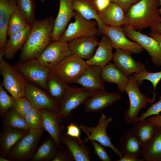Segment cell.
<instances>
[{
    "mask_svg": "<svg viewBox=\"0 0 161 161\" xmlns=\"http://www.w3.org/2000/svg\"><path fill=\"white\" fill-rule=\"evenodd\" d=\"M55 20L49 17L36 20L21 49L19 63L36 58L51 41Z\"/></svg>",
    "mask_w": 161,
    "mask_h": 161,
    "instance_id": "cell-1",
    "label": "cell"
},
{
    "mask_svg": "<svg viewBox=\"0 0 161 161\" xmlns=\"http://www.w3.org/2000/svg\"><path fill=\"white\" fill-rule=\"evenodd\" d=\"M160 0H140L126 13V25L138 31L156 26L161 22Z\"/></svg>",
    "mask_w": 161,
    "mask_h": 161,
    "instance_id": "cell-2",
    "label": "cell"
},
{
    "mask_svg": "<svg viewBox=\"0 0 161 161\" xmlns=\"http://www.w3.org/2000/svg\"><path fill=\"white\" fill-rule=\"evenodd\" d=\"M129 81L125 86V92L129 100V106L124 114L126 122L129 124H134L139 122L138 114L142 108L145 107L148 103L152 104L155 101L156 95L152 97L143 94L140 91L139 85L133 75L129 77Z\"/></svg>",
    "mask_w": 161,
    "mask_h": 161,
    "instance_id": "cell-3",
    "label": "cell"
},
{
    "mask_svg": "<svg viewBox=\"0 0 161 161\" xmlns=\"http://www.w3.org/2000/svg\"><path fill=\"white\" fill-rule=\"evenodd\" d=\"M44 131V129H30L14 145L6 158L10 161H30Z\"/></svg>",
    "mask_w": 161,
    "mask_h": 161,
    "instance_id": "cell-4",
    "label": "cell"
},
{
    "mask_svg": "<svg viewBox=\"0 0 161 161\" xmlns=\"http://www.w3.org/2000/svg\"><path fill=\"white\" fill-rule=\"evenodd\" d=\"M88 67L83 59L72 54L50 69V73L69 84L75 83L85 72Z\"/></svg>",
    "mask_w": 161,
    "mask_h": 161,
    "instance_id": "cell-5",
    "label": "cell"
},
{
    "mask_svg": "<svg viewBox=\"0 0 161 161\" xmlns=\"http://www.w3.org/2000/svg\"><path fill=\"white\" fill-rule=\"evenodd\" d=\"M4 54L0 53V74L3 77L4 88L15 97L25 96L27 81L15 67L4 58Z\"/></svg>",
    "mask_w": 161,
    "mask_h": 161,
    "instance_id": "cell-6",
    "label": "cell"
},
{
    "mask_svg": "<svg viewBox=\"0 0 161 161\" xmlns=\"http://www.w3.org/2000/svg\"><path fill=\"white\" fill-rule=\"evenodd\" d=\"M113 120L112 116L107 117L104 114L100 116L97 126L93 127L80 124V129L87 136V137L83 140L86 143L89 141L95 140L104 147H109L119 157L123 156L119 150L115 147L111 141V138L108 136L107 129L109 124Z\"/></svg>",
    "mask_w": 161,
    "mask_h": 161,
    "instance_id": "cell-7",
    "label": "cell"
},
{
    "mask_svg": "<svg viewBox=\"0 0 161 161\" xmlns=\"http://www.w3.org/2000/svg\"><path fill=\"white\" fill-rule=\"evenodd\" d=\"M74 17L75 21L68 25L59 40L68 42L83 37H96L100 32L96 21L87 20L75 11Z\"/></svg>",
    "mask_w": 161,
    "mask_h": 161,
    "instance_id": "cell-8",
    "label": "cell"
},
{
    "mask_svg": "<svg viewBox=\"0 0 161 161\" xmlns=\"http://www.w3.org/2000/svg\"><path fill=\"white\" fill-rule=\"evenodd\" d=\"M95 92L86 91L82 88L69 87L62 100L58 114L63 122H68L72 118V112Z\"/></svg>",
    "mask_w": 161,
    "mask_h": 161,
    "instance_id": "cell-9",
    "label": "cell"
},
{
    "mask_svg": "<svg viewBox=\"0 0 161 161\" xmlns=\"http://www.w3.org/2000/svg\"><path fill=\"white\" fill-rule=\"evenodd\" d=\"M14 66L28 81L47 91L50 69L42 65L36 58L19 63Z\"/></svg>",
    "mask_w": 161,
    "mask_h": 161,
    "instance_id": "cell-10",
    "label": "cell"
},
{
    "mask_svg": "<svg viewBox=\"0 0 161 161\" xmlns=\"http://www.w3.org/2000/svg\"><path fill=\"white\" fill-rule=\"evenodd\" d=\"M72 54L68 43L58 40L50 42L36 59L42 65L50 69Z\"/></svg>",
    "mask_w": 161,
    "mask_h": 161,
    "instance_id": "cell-11",
    "label": "cell"
},
{
    "mask_svg": "<svg viewBox=\"0 0 161 161\" xmlns=\"http://www.w3.org/2000/svg\"><path fill=\"white\" fill-rule=\"evenodd\" d=\"M122 28L127 37L148 52L154 64L161 66V49L155 40L134 29L131 26L125 25Z\"/></svg>",
    "mask_w": 161,
    "mask_h": 161,
    "instance_id": "cell-12",
    "label": "cell"
},
{
    "mask_svg": "<svg viewBox=\"0 0 161 161\" xmlns=\"http://www.w3.org/2000/svg\"><path fill=\"white\" fill-rule=\"evenodd\" d=\"M102 34L110 39L113 48H119L135 54H140L143 49L137 43L129 40L121 27L103 24Z\"/></svg>",
    "mask_w": 161,
    "mask_h": 161,
    "instance_id": "cell-13",
    "label": "cell"
},
{
    "mask_svg": "<svg viewBox=\"0 0 161 161\" xmlns=\"http://www.w3.org/2000/svg\"><path fill=\"white\" fill-rule=\"evenodd\" d=\"M25 97L33 107L40 109H48L57 112L59 110L60 102L53 99L48 92L28 81Z\"/></svg>",
    "mask_w": 161,
    "mask_h": 161,
    "instance_id": "cell-14",
    "label": "cell"
},
{
    "mask_svg": "<svg viewBox=\"0 0 161 161\" xmlns=\"http://www.w3.org/2000/svg\"><path fill=\"white\" fill-rule=\"evenodd\" d=\"M40 110L43 129L54 140L58 148L62 145L64 136L63 133L66 129V127L63 124V122L58 112L46 109Z\"/></svg>",
    "mask_w": 161,
    "mask_h": 161,
    "instance_id": "cell-15",
    "label": "cell"
},
{
    "mask_svg": "<svg viewBox=\"0 0 161 161\" xmlns=\"http://www.w3.org/2000/svg\"><path fill=\"white\" fill-rule=\"evenodd\" d=\"M121 98V95L118 93H110L105 89H100L96 91L93 95L86 100L82 104L86 112L93 113L112 106Z\"/></svg>",
    "mask_w": 161,
    "mask_h": 161,
    "instance_id": "cell-16",
    "label": "cell"
},
{
    "mask_svg": "<svg viewBox=\"0 0 161 161\" xmlns=\"http://www.w3.org/2000/svg\"><path fill=\"white\" fill-rule=\"evenodd\" d=\"M112 60L116 66L128 77L146 69L143 63L132 58L131 52L121 49H115Z\"/></svg>",
    "mask_w": 161,
    "mask_h": 161,
    "instance_id": "cell-17",
    "label": "cell"
},
{
    "mask_svg": "<svg viewBox=\"0 0 161 161\" xmlns=\"http://www.w3.org/2000/svg\"><path fill=\"white\" fill-rule=\"evenodd\" d=\"M73 0H59V7L57 16L55 20L52 32L51 41L58 40L66 29L68 23L74 17L72 7Z\"/></svg>",
    "mask_w": 161,
    "mask_h": 161,
    "instance_id": "cell-18",
    "label": "cell"
},
{
    "mask_svg": "<svg viewBox=\"0 0 161 161\" xmlns=\"http://www.w3.org/2000/svg\"><path fill=\"white\" fill-rule=\"evenodd\" d=\"M102 69L96 65H88L86 71L75 83L80 85L85 90L89 92H95L105 89L104 81L101 77Z\"/></svg>",
    "mask_w": 161,
    "mask_h": 161,
    "instance_id": "cell-19",
    "label": "cell"
},
{
    "mask_svg": "<svg viewBox=\"0 0 161 161\" xmlns=\"http://www.w3.org/2000/svg\"><path fill=\"white\" fill-rule=\"evenodd\" d=\"M69 42L72 54L87 60L93 56L99 43L96 37H83L72 39Z\"/></svg>",
    "mask_w": 161,
    "mask_h": 161,
    "instance_id": "cell-20",
    "label": "cell"
},
{
    "mask_svg": "<svg viewBox=\"0 0 161 161\" xmlns=\"http://www.w3.org/2000/svg\"><path fill=\"white\" fill-rule=\"evenodd\" d=\"M17 6L16 0H0V53H4L9 21Z\"/></svg>",
    "mask_w": 161,
    "mask_h": 161,
    "instance_id": "cell-21",
    "label": "cell"
},
{
    "mask_svg": "<svg viewBox=\"0 0 161 161\" xmlns=\"http://www.w3.org/2000/svg\"><path fill=\"white\" fill-rule=\"evenodd\" d=\"M119 143V150L123 156L135 158L142 157L143 145L132 128L123 134Z\"/></svg>",
    "mask_w": 161,
    "mask_h": 161,
    "instance_id": "cell-22",
    "label": "cell"
},
{
    "mask_svg": "<svg viewBox=\"0 0 161 161\" xmlns=\"http://www.w3.org/2000/svg\"><path fill=\"white\" fill-rule=\"evenodd\" d=\"M97 47L93 56L86 62L88 65H96L103 68L112 60L114 48L110 39L105 34H103Z\"/></svg>",
    "mask_w": 161,
    "mask_h": 161,
    "instance_id": "cell-23",
    "label": "cell"
},
{
    "mask_svg": "<svg viewBox=\"0 0 161 161\" xmlns=\"http://www.w3.org/2000/svg\"><path fill=\"white\" fill-rule=\"evenodd\" d=\"M98 15L103 24L119 27L126 24V13L114 3L111 2L105 9L98 12Z\"/></svg>",
    "mask_w": 161,
    "mask_h": 161,
    "instance_id": "cell-24",
    "label": "cell"
},
{
    "mask_svg": "<svg viewBox=\"0 0 161 161\" xmlns=\"http://www.w3.org/2000/svg\"><path fill=\"white\" fill-rule=\"evenodd\" d=\"M29 131L15 128L3 129L0 134V156L6 158L14 145Z\"/></svg>",
    "mask_w": 161,
    "mask_h": 161,
    "instance_id": "cell-25",
    "label": "cell"
},
{
    "mask_svg": "<svg viewBox=\"0 0 161 161\" xmlns=\"http://www.w3.org/2000/svg\"><path fill=\"white\" fill-rule=\"evenodd\" d=\"M61 144L68 148L75 161H90L91 151L81 139L65 135L62 140Z\"/></svg>",
    "mask_w": 161,
    "mask_h": 161,
    "instance_id": "cell-26",
    "label": "cell"
},
{
    "mask_svg": "<svg viewBox=\"0 0 161 161\" xmlns=\"http://www.w3.org/2000/svg\"><path fill=\"white\" fill-rule=\"evenodd\" d=\"M101 77L103 81L116 83L120 92H125V86L129 81V77L114 64L109 63L102 68Z\"/></svg>",
    "mask_w": 161,
    "mask_h": 161,
    "instance_id": "cell-27",
    "label": "cell"
},
{
    "mask_svg": "<svg viewBox=\"0 0 161 161\" xmlns=\"http://www.w3.org/2000/svg\"><path fill=\"white\" fill-rule=\"evenodd\" d=\"M142 158L145 161H161V126H157L151 139L143 145Z\"/></svg>",
    "mask_w": 161,
    "mask_h": 161,
    "instance_id": "cell-28",
    "label": "cell"
},
{
    "mask_svg": "<svg viewBox=\"0 0 161 161\" xmlns=\"http://www.w3.org/2000/svg\"><path fill=\"white\" fill-rule=\"evenodd\" d=\"M31 26L28 24L23 30L9 36L7 40L4 57L6 59L13 58L16 53L21 49L29 34Z\"/></svg>",
    "mask_w": 161,
    "mask_h": 161,
    "instance_id": "cell-29",
    "label": "cell"
},
{
    "mask_svg": "<svg viewBox=\"0 0 161 161\" xmlns=\"http://www.w3.org/2000/svg\"><path fill=\"white\" fill-rule=\"evenodd\" d=\"M72 7L74 11L78 13L86 20H95L100 32L102 34L103 24L98 16V12L92 1L88 0H73Z\"/></svg>",
    "mask_w": 161,
    "mask_h": 161,
    "instance_id": "cell-30",
    "label": "cell"
},
{
    "mask_svg": "<svg viewBox=\"0 0 161 161\" xmlns=\"http://www.w3.org/2000/svg\"><path fill=\"white\" fill-rule=\"evenodd\" d=\"M58 150L56 143L51 136L44 139L31 161H52Z\"/></svg>",
    "mask_w": 161,
    "mask_h": 161,
    "instance_id": "cell-31",
    "label": "cell"
},
{
    "mask_svg": "<svg viewBox=\"0 0 161 161\" xmlns=\"http://www.w3.org/2000/svg\"><path fill=\"white\" fill-rule=\"evenodd\" d=\"M47 91L54 99L60 103L70 86L56 76L50 73L47 80Z\"/></svg>",
    "mask_w": 161,
    "mask_h": 161,
    "instance_id": "cell-32",
    "label": "cell"
},
{
    "mask_svg": "<svg viewBox=\"0 0 161 161\" xmlns=\"http://www.w3.org/2000/svg\"><path fill=\"white\" fill-rule=\"evenodd\" d=\"M157 126L147 118L133 124L131 128L143 146L151 139Z\"/></svg>",
    "mask_w": 161,
    "mask_h": 161,
    "instance_id": "cell-33",
    "label": "cell"
},
{
    "mask_svg": "<svg viewBox=\"0 0 161 161\" xmlns=\"http://www.w3.org/2000/svg\"><path fill=\"white\" fill-rule=\"evenodd\" d=\"M2 118L3 129L15 128L28 131L30 129L24 119L18 114L13 107L7 111Z\"/></svg>",
    "mask_w": 161,
    "mask_h": 161,
    "instance_id": "cell-34",
    "label": "cell"
},
{
    "mask_svg": "<svg viewBox=\"0 0 161 161\" xmlns=\"http://www.w3.org/2000/svg\"><path fill=\"white\" fill-rule=\"evenodd\" d=\"M28 24L26 18L17 6L10 17L7 35L9 36L14 33L23 30Z\"/></svg>",
    "mask_w": 161,
    "mask_h": 161,
    "instance_id": "cell-35",
    "label": "cell"
},
{
    "mask_svg": "<svg viewBox=\"0 0 161 161\" xmlns=\"http://www.w3.org/2000/svg\"><path fill=\"white\" fill-rule=\"evenodd\" d=\"M17 6L26 18L28 24L31 25L36 20L35 14L36 0H16Z\"/></svg>",
    "mask_w": 161,
    "mask_h": 161,
    "instance_id": "cell-36",
    "label": "cell"
},
{
    "mask_svg": "<svg viewBox=\"0 0 161 161\" xmlns=\"http://www.w3.org/2000/svg\"><path fill=\"white\" fill-rule=\"evenodd\" d=\"M24 119L30 129H43L42 117L40 109L32 106L26 114Z\"/></svg>",
    "mask_w": 161,
    "mask_h": 161,
    "instance_id": "cell-37",
    "label": "cell"
},
{
    "mask_svg": "<svg viewBox=\"0 0 161 161\" xmlns=\"http://www.w3.org/2000/svg\"><path fill=\"white\" fill-rule=\"evenodd\" d=\"M133 75L139 85L142 84L144 80L150 81L153 86L154 93H155L156 86L161 79V71L151 72L145 69L139 73H134Z\"/></svg>",
    "mask_w": 161,
    "mask_h": 161,
    "instance_id": "cell-38",
    "label": "cell"
},
{
    "mask_svg": "<svg viewBox=\"0 0 161 161\" xmlns=\"http://www.w3.org/2000/svg\"><path fill=\"white\" fill-rule=\"evenodd\" d=\"M32 106L25 96L19 97H13V107L15 112L23 118Z\"/></svg>",
    "mask_w": 161,
    "mask_h": 161,
    "instance_id": "cell-39",
    "label": "cell"
},
{
    "mask_svg": "<svg viewBox=\"0 0 161 161\" xmlns=\"http://www.w3.org/2000/svg\"><path fill=\"white\" fill-rule=\"evenodd\" d=\"M0 83V116L2 117L9 109L13 107V97L8 95Z\"/></svg>",
    "mask_w": 161,
    "mask_h": 161,
    "instance_id": "cell-40",
    "label": "cell"
},
{
    "mask_svg": "<svg viewBox=\"0 0 161 161\" xmlns=\"http://www.w3.org/2000/svg\"><path fill=\"white\" fill-rule=\"evenodd\" d=\"M159 100L156 102L152 104L147 110L141 114L138 117L139 121L143 120L154 115L160 114L161 112V96H159Z\"/></svg>",
    "mask_w": 161,
    "mask_h": 161,
    "instance_id": "cell-41",
    "label": "cell"
},
{
    "mask_svg": "<svg viewBox=\"0 0 161 161\" xmlns=\"http://www.w3.org/2000/svg\"><path fill=\"white\" fill-rule=\"evenodd\" d=\"M74 158L68 148L61 145L58 148L56 155L52 161H73Z\"/></svg>",
    "mask_w": 161,
    "mask_h": 161,
    "instance_id": "cell-42",
    "label": "cell"
},
{
    "mask_svg": "<svg viewBox=\"0 0 161 161\" xmlns=\"http://www.w3.org/2000/svg\"><path fill=\"white\" fill-rule=\"evenodd\" d=\"M90 141L94 149L93 153L96 155L100 160L102 161H112L110 155L106 151L103 146L98 143L95 140H92Z\"/></svg>",
    "mask_w": 161,
    "mask_h": 161,
    "instance_id": "cell-43",
    "label": "cell"
},
{
    "mask_svg": "<svg viewBox=\"0 0 161 161\" xmlns=\"http://www.w3.org/2000/svg\"><path fill=\"white\" fill-rule=\"evenodd\" d=\"M80 127L72 123L67 126V131L64 134L80 139Z\"/></svg>",
    "mask_w": 161,
    "mask_h": 161,
    "instance_id": "cell-44",
    "label": "cell"
},
{
    "mask_svg": "<svg viewBox=\"0 0 161 161\" xmlns=\"http://www.w3.org/2000/svg\"><path fill=\"white\" fill-rule=\"evenodd\" d=\"M112 2L116 3L120 6L126 13L131 7L140 0H111Z\"/></svg>",
    "mask_w": 161,
    "mask_h": 161,
    "instance_id": "cell-45",
    "label": "cell"
},
{
    "mask_svg": "<svg viewBox=\"0 0 161 161\" xmlns=\"http://www.w3.org/2000/svg\"><path fill=\"white\" fill-rule=\"evenodd\" d=\"M92 2L98 12L105 9L112 2L111 0H93Z\"/></svg>",
    "mask_w": 161,
    "mask_h": 161,
    "instance_id": "cell-46",
    "label": "cell"
},
{
    "mask_svg": "<svg viewBox=\"0 0 161 161\" xmlns=\"http://www.w3.org/2000/svg\"><path fill=\"white\" fill-rule=\"evenodd\" d=\"M147 118L156 126H161V114L153 115Z\"/></svg>",
    "mask_w": 161,
    "mask_h": 161,
    "instance_id": "cell-47",
    "label": "cell"
},
{
    "mask_svg": "<svg viewBox=\"0 0 161 161\" xmlns=\"http://www.w3.org/2000/svg\"><path fill=\"white\" fill-rule=\"evenodd\" d=\"M116 161H144L143 159L140 158H135L128 156H123Z\"/></svg>",
    "mask_w": 161,
    "mask_h": 161,
    "instance_id": "cell-48",
    "label": "cell"
},
{
    "mask_svg": "<svg viewBox=\"0 0 161 161\" xmlns=\"http://www.w3.org/2000/svg\"><path fill=\"white\" fill-rule=\"evenodd\" d=\"M149 34L150 36L153 38L157 41L161 49V35L151 32Z\"/></svg>",
    "mask_w": 161,
    "mask_h": 161,
    "instance_id": "cell-49",
    "label": "cell"
},
{
    "mask_svg": "<svg viewBox=\"0 0 161 161\" xmlns=\"http://www.w3.org/2000/svg\"><path fill=\"white\" fill-rule=\"evenodd\" d=\"M151 32L161 35V22L157 25L150 27Z\"/></svg>",
    "mask_w": 161,
    "mask_h": 161,
    "instance_id": "cell-50",
    "label": "cell"
},
{
    "mask_svg": "<svg viewBox=\"0 0 161 161\" xmlns=\"http://www.w3.org/2000/svg\"><path fill=\"white\" fill-rule=\"evenodd\" d=\"M0 161H10L6 157L0 156Z\"/></svg>",
    "mask_w": 161,
    "mask_h": 161,
    "instance_id": "cell-51",
    "label": "cell"
},
{
    "mask_svg": "<svg viewBox=\"0 0 161 161\" xmlns=\"http://www.w3.org/2000/svg\"><path fill=\"white\" fill-rule=\"evenodd\" d=\"M160 8L158 9V12L160 15H161V0H160Z\"/></svg>",
    "mask_w": 161,
    "mask_h": 161,
    "instance_id": "cell-52",
    "label": "cell"
},
{
    "mask_svg": "<svg viewBox=\"0 0 161 161\" xmlns=\"http://www.w3.org/2000/svg\"><path fill=\"white\" fill-rule=\"evenodd\" d=\"M39 1H40L42 3H44L45 1V0H39Z\"/></svg>",
    "mask_w": 161,
    "mask_h": 161,
    "instance_id": "cell-53",
    "label": "cell"
},
{
    "mask_svg": "<svg viewBox=\"0 0 161 161\" xmlns=\"http://www.w3.org/2000/svg\"><path fill=\"white\" fill-rule=\"evenodd\" d=\"M88 0L89 1H92L93 0Z\"/></svg>",
    "mask_w": 161,
    "mask_h": 161,
    "instance_id": "cell-54",
    "label": "cell"
}]
</instances>
